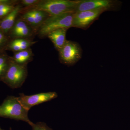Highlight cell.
<instances>
[{"instance_id":"obj_1","label":"cell","mask_w":130,"mask_h":130,"mask_svg":"<svg viewBox=\"0 0 130 130\" xmlns=\"http://www.w3.org/2000/svg\"><path fill=\"white\" fill-rule=\"evenodd\" d=\"M80 1L46 0L40 1L32 7V9H38L46 13L49 16L60 15L69 12H75Z\"/></svg>"},{"instance_id":"obj_2","label":"cell","mask_w":130,"mask_h":130,"mask_svg":"<svg viewBox=\"0 0 130 130\" xmlns=\"http://www.w3.org/2000/svg\"><path fill=\"white\" fill-rule=\"evenodd\" d=\"M28 112L14 96H8L0 105V117L21 120L29 124L31 121L28 117Z\"/></svg>"},{"instance_id":"obj_3","label":"cell","mask_w":130,"mask_h":130,"mask_svg":"<svg viewBox=\"0 0 130 130\" xmlns=\"http://www.w3.org/2000/svg\"><path fill=\"white\" fill-rule=\"evenodd\" d=\"M75 12H69L57 16H49L43 22L38 31L40 36H47L54 30L66 28L68 29L72 27L73 16Z\"/></svg>"},{"instance_id":"obj_4","label":"cell","mask_w":130,"mask_h":130,"mask_svg":"<svg viewBox=\"0 0 130 130\" xmlns=\"http://www.w3.org/2000/svg\"><path fill=\"white\" fill-rule=\"evenodd\" d=\"M27 65L20 64L11 59L7 71L1 81L11 88H21L28 76Z\"/></svg>"},{"instance_id":"obj_5","label":"cell","mask_w":130,"mask_h":130,"mask_svg":"<svg viewBox=\"0 0 130 130\" xmlns=\"http://www.w3.org/2000/svg\"><path fill=\"white\" fill-rule=\"evenodd\" d=\"M58 51L60 62L67 66L74 65L81 58L82 49L76 42L66 40Z\"/></svg>"},{"instance_id":"obj_6","label":"cell","mask_w":130,"mask_h":130,"mask_svg":"<svg viewBox=\"0 0 130 130\" xmlns=\"http://www.w3.org/2000/svg\"><path fill=\"white\" fill-rule=\"evenodd\" d=\"M58 96V94L56 92L50 91L30 95H26L24 93H20L17 98L24 108L29 111L34 106L49 101Z\"/></svg>"},{"instance_id":"obj_7","label":"cell","mask_w":130,"mask_h":130,"mask_svg":"<svg viewBox=\"0 0 130 130\" xmlns=\"http://www.w3.org/2000/svg\"><path fill=\"white\" fill-rule=\"evenodd\" d=\"M104 9H96L75 12L73 16L72 27L86 29L98 18Z\"/></svg>"},{"instance_id":"obj_8","label":"cell","mask_w":130,"mask_h":130,"mask_svg":"<svg viewBox=\"0 0 130 130\" xmlns=\"http://www.w3.org/2000/svg\"><path fill=\"white\" fill-rule=\"evenodd\" d=\"M116 5V1L111 0H81L77 6L75 12L96 9L107 11L112 9Z\"/></svg>"},{"instance_id":"obj_9","label":"cell","mask_w":130,"mask_h":130,"mask_svg":"<svg viewBox=\"0 0 130 130\" xmlns=\"http://www.w3.org/2000/svg\"><path fill=\"white\" fill-rule=\"evenodd\" d=\"M28 24L22 19L16 20L12 28V35L16 38H26L29 36L31 30Z\"/></svg>"},{"instance_id":"obj_10","label":"cell","mask_w":130,"mask_h":130,"mask_svg":"<svg viewBox=\"0 0 130 130\" xmlns=\"http://www.w3.org/2000/svg\"><path fill=\"white\" fill-rule=\"evenodd\" d=\"M21 7L20 5L16 6L3 20L0 24V28L3 31L7 32L12 28L16 22V18L21 11Z\"/></svg>"},{"instance_id":"obj_11","label":"cell","mask_w":130,"mask_h":130,"mask_svg":"<svg viewBox=\"0 0 130 130\" xmlns=\"http://www.w3.org/2000/svg\"><path fill=\"white\" fill-rule=\"evenodd\" d=\"M67 30L66 28L58 29L50 32L47 36L58 51L62 48L66 41V35Z\"/></svg>"},{"instance_id":"obj_12","label":"cell","mask_w":130,"mask_h":130,"mask_svg":"<svg viewBox=\"0 0 130 130\" xmlns=\"http://www.w3.org/2000/svg\"><path fill=\"white\" fill-rule=\"evenodd\" d=\"M37 42L26 38H16L10 42L9 48L12 51L19 52L30 48Z\"/></svg>"},{"instance_id":"obj_13","label":"cell","mask_w":130,"mask_h":130,"mask_svg":"<svg viewBox=\"0 0 130 130\" xmlns=\"http://www.w3.org/2000/svg\"><path fill=\"white\" fill-rule=\"evenodd\" d=\"M33 57L32 50L30 48L19 52H15L11 60L16 63L27 65L31 61Z\"/></svg>"},{"instance_id":"obj_14","label":"cell","mask_w":130,"mask_h":130,"mask_svg":"<svg viewBox=\"0 0 130 130\" xmlns=\"http://www.w3.org/2000/svg\"><path fill=\"white\" fill-rule=\"evenodd\" d=\"M11 60L6 56H0V80L1 81L7 71Z\"/></svg>"},{"instance_id":"obj_15","label":"cell","mask_w":130,"mask_h":130,"mask_svg":"<svg viewBox=\"0 0 130 130\" xmlns=\"http://www.w3.org/2000/svg\"><path fill=\"white\" fill-rule=\"evenodd\" d=\"M29 124L31 126L32 130H53L44 122H38L35 123L31 121Z\"/></svg>"},{"instance_id":"obj_16","label":"cell","mask_w":130,"mask_h":130,"mask_svg":"<svg viewBox=\"0 0 130 130\" xmlns=\"http://www.w3.org/2000/svg\"><path fill=\"white\" fill-rule=\"evenodd\" d=\"M40 1L38 0H22L21 1V4L27 7H32L37 5Z\"/></svg>"},{"instance_id":"obj_17","label":"cell","mask_w":130,"mask_h":130,"mask_svg":"<svg viewBox=\"0 0 130 130\" xmlns=\"http://www.w3.org/2000/svg\"><path fill=\"white\" fill-rule=\"evenodd\" d=\"M14 7H14L13 6L11 5L7 8L0 10V17L7 16L10 12L12 11Z\"/></svg>"},{"instance_id":"obj_18","label":"cell","mask_w":130,"mask_h":130,"mask_svg":"<svg viewBox=\"0 0 130 130\" xmlns=\"http://www.w3.org/2000/svg\"><path fill=\"white\" fill-rule=\"evenodd\" d=\"M5 40V36L2 32L0 31V46L2 45Z\"/></svg>"},{"instance_id":"obj_19","label":"cell","mask_w":130,"mask_h":130,"mask_svg":"<svg viewBox=\"0 0 130 130\" xmlns=\"http://www.w3.org/2000/svg\"><path fill=\"white\" fill-rule=\"evenodd\" d=\"M0 130H5L3 129H2V128H1V126H0Z\"/></svg>"},{"instance_id":"obj_20","label":"cell","mask_w":130,"mask_h":130,"mask_svg":"<svg viewBox=\"0 0 130 130\" xmlns=\"http://www.w3.org/2000/svg\"><path fill=\"white\" fill-rule=\"evenodd\" d=\"M9 130H12V129L11 128H10V129H9Z\"/></svg>"}]
</instances>
